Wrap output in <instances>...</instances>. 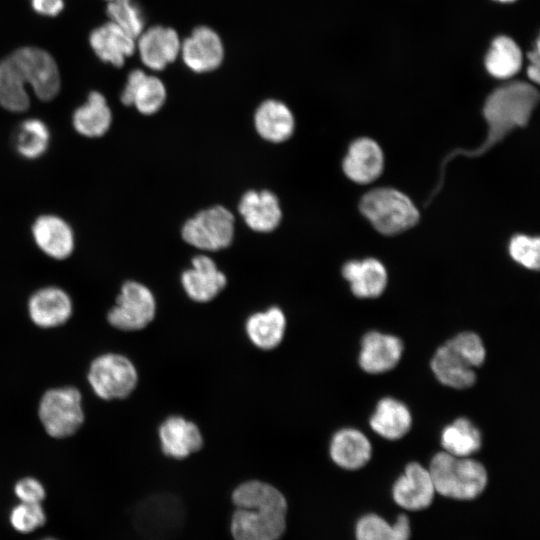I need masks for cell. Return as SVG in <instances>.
Here are the masks:
<instances>
[{"instance_id":"39","label":"cell","mask_w":540,"mask_h":540,"mask_svg":"<svg viewBox=\"0 0 540 540\" xmlns=\"http://www.w3.org/2000/svg\"><path fill=\"white\" fill-rule=\"evenodd\" d=\"M14 492L20 502L41 503L45 498V489L40 481L32 477L20 479L14 487Z\"/></svg>"},{"instance_id":"18","label":"cell","mask_w":540,"mask_h":540,"mask_svg":"<svg viewBox=\"0 0 540 540\" xmlns=\"http://www.w3.org/2000/svg\"><path fill=\"white\" fill-rule=\"evenodd\" d=\"M403 349V343L398 337L370 331L361 340L359 365L369 374L390 371L400 361Z\"/></svg>"},{"instance_id":"31","label":"cell","mask_w":540,"mask_h":540,"mask_svg":"<svg viewBox=\"0 0 540 540\" xmlns=\"http://www.w3.org/2000/svg\"><path fill=\"white\" fill-rule=\"evenodd\" d=\"M484 63L490 75L498 79H508L521 69L522 52L512 38L501 35L493 39Z\"/></svg>"},{"instance_id":"1","label":"cell","mask_w":540,"mask_h":540,"mask_svg":"<svg viewBox=\"0 0 540 540\" xmlns=\"http://www.w3.org/2000/svg\"><path fill=\"white\" fill-rule=\"evenodd\" d=\"M234 540H279L286 529L288 504L275 486L260 480L239 484L232 492Z\"/></svg>"},{"instance_id":"34","label":"cell","mask_w":540,"mask_h":540,"mask_svg":"<svg viewBox=\"0 0 540 540\" xmlns=\"http://www.w3.org/2000/svg\"><path fill=\"white\" fill-rule=\"evenodd\" d=\"M355 531L357 540H409L411 536L410 521L405 514H400L393 525L376 514L364 515Z\"/></svg>"},{"instance_id":"11","label":"cell","mask_w":540,"mask_h":540,"mask_svg":"<svg viewBox=\"0 0 540 540\" xmlns=\"http://www.w3.org/2000/svg\"><path fill=\"white\" fill-rule=\"evenodd\" d=\"M181 42L174 28L158 24L146 27L136 38V51L146 68L162 71L180 57Z\"/></svg>"},{"instance_id":"41","label":"cell","mask_w":540,"mask_h":540,"mask_svg":"<svg viewBox=\"0 0 540 540\" xmlns=\"http://www.w3.org/2000/svg\"><path fill=\"white\" fill-rule=\"evenodd\" d=\"M495 1H498V2H501V3H509V2H513L515 0H495Z\"/></svg>"},{"instance_id":"28","label":"cell","mask_w":540,"mask_h":540,"mask_svg":"<svg viewBox=\"0 0 540 540\" xmlns=\"http://www.w3.org/2000/svg\"><path fill=\"white\" fill-rule=\"evenodd\" d=\"M369 424L381 437L387 440H398L410 431L412 415L403 402L386 397L377 403Z\"/></svg>"},{"instance_id":"8","label":"cell","mask_w":540,"mask_h":540,"mask_svg":"<svg viewBox=\"0 0 540 540\" xmlns=\"http://www.w3.org/2000/svg\"><path fill=\"white\" fill-rule=\"evenodd\" d=\"M10 57L39 100L51 101L58 95L61 88L60 72L49 52L39 47L25 46L14 50Z\"/></svg>"},{"instance_id":"4","label":"cell","mask_w":540,"mask_h":540,"mask_svg":"<svg viewBox=\"0 0 540 540\" xmlns=\"http://www.w3.org/2000/svg\"><path fill=\"white\" fill-rule=\"evenodd\" d=\"M360 211L381 234L396 235L412 228L419 212L404 193L388 187L366 193L359 204Z\"/></svg>"},{"instance_id":"38","label":"cell","mask_w":540,"mask_h":540,"mask_svg":"<svg viewBox=\"0 0 540 540\" xmlns=\"http://www.w3.org/2000/svg\"><path fill=\"white\" fill-rule=\"evenodd\" d=\"M45 513L41 503L20 502L10 514V522L14 529L21 533H29L45 523Z\"/></svg>"},{"instance_id":"9","label":"cell","mask_w":540,"mask_h":540,"mask_svg":"<svg viewBox=\"0 0 540 540\" xmlns=\"http://www.w3.org/2000/svg\"><path fill=\"white\" fill-rule=\"evenodd\" d=\"M234 235L233 214L223 206L203 210L182 228V237L190 245L216 251L230 245Z\"/></svg>"},{"instance_id":"32","label":"cell","mask_w":540,"mask_h":540,"mask_svg":"<svg viewBox=\"0 0 540 540\" xmlns=\"http://www.w3.org/2000/svg\"><path fill=\"white\" fill-rule=\"evenodd\" d=\"M51 141L49 127L38 118L22 121L14 132L13 145L20 157L36 160L47 151Z\"/></svg>"},{"instance_id":"6","label":"cell","mask_w":540,"mask_h":540,"mask_svg":"<svg viewBox=\"0 0 540 540\" xmlns=\"http://www.w3.org/2000/svg\"><path fill=\"white\" fill-rule=\"evenodd\" d=\"M87 380L99 398L106 401L124 399L136 388L138 372L125 355L107 352L91 361Z\"/></svg>"},{"instance_id":"19","label":"cell","mask_w":540,"mask_h":540,"mask_svg":"<svg viewBox=\"0 0 540 540\" xmlns=\"http://www.w3.org/2000/svg\"><path fill=\"white\" fill-rule=\"evenodd\" d=\"M181 283L189 298L205 303L224 289L227 278L211 258L199 255L192 259V267L183 272Z\"/></svg>"},{"instance_id":"17","label":"cell","mask_w":540,"mask_h":540,"mask_svg":"<svg viewBox=\"0 0 540 540\" xmlns=\"http://www.w3.org/2000/svg\"><path fill=\"white\" fill-rule=\"evenodd\" d=\"M31 233L36 246L53 259H66L75 248L73 229L57 215L38 216L32 224Z\"/></svg>"},{"instance_id":"43","label":"cell","mask_w":540,"mask_h":540,"mask_svg":"<svg viewBox=\"0 0 540 540\" xmlns=\"http://www.w3.org/2000/svg\"><path fill=\"white\" fill-rule=\"evenodd\" d=\"M107 1H111V0H107Z\"/></svg>"},{"instance_id":"16","label":"cell","mask_w":540,"mask_h":540,"mask_svg":"<svg viewBox=\"0 0 540 540\" xmlns=\"http://www.w3.org/2000/svg\"><path fill=\"white\" fill-rule=\"evenodd\" d=\"M158 436L162 452L176 460L198 452L204 443L199 427L179 415L166 418L159 426Z\"/></svg>"},{"instance_id":"13","label":"cell","mask_w":540,"mask_h":540,"mask_svg":"<svg viewBox=\"0 0 540 540\" xmlns=\"http://www.w3.org/2000/svg\"><path fill=\"white\" fill-rule=\"evenodd\" d=\"M435 493L428 469L417 462L409 463L392 487L395 503L408 511L426 509L431 505Z\"/></svg>"},{"instance_id":"21","label":"cell","mask_w":540,"mask_h":540,"mask_svg":"<svg viewBox=\"0 0 540 540\" xmlns=\"http://www.w3.org/2000/svg\"><path fill=\"white\" fill-rule=\"evenodd\" d=\"M342 166L345 175L353 182L358 184L373 182L383 171V152L374 140L359 138L349 146Z\"/></svg>"},{"instance_id":"7","label":"cell","mask_w":540,"mask_h":540,"mask_svg":"<svg viewBox=\"0 0 540 540\" xmlns=\"http://www.w3.org/2000/svg\"><path fill=\"white\" fill-rule=\"evenodd\" d=\"M156 314V300L151 290L137 281H126L107 313L108 323L121 331H138L148 326Z\"/></svg>"},{"instance_id":"37","label":"cell","mask_w":540,"mask_h":540,"mask_svg":"<svg viewBox=\"0 0 540 540\" xmlns=\"http://www.w3.org/2000/svg\"><path fill=\"white\" fill-rule=\"evenodd\" d=\"M509 254L514 261L530 270L539 269L540 240L538 237L516 235L509 243Z\"/></svg>"},{"instance_id":"42","label":"cell","mask_w":540,"mask_h":540,"mask_svg":"<svg viewBox=\"0 0 540 540\" xmlns=\"http://www.w3.org/2000/svg\"><path fill=\"white\" fill-rule=\"evenodd\" d=\"M44 540H55V539L47 538V539H44Z\"/></svg>"},{"instance_id":"3","label":"cell","mask_w":540,"mask_h":540,"mask_svg":"<svg viewBox=\"0 0 540 540\" xmlns=\"http://www.w3.org/2000/svg\"><path fill=\"white\" fill-rule=\"evenodd\" d=\"M435 491L456 500H472L486 488L485 467L470 457H458L445 451L436 453L429 464Z\"/></svg>"},{"instance_id":"40","label":"cell","mask_w":540,"mask_h":540,"mask_svg":"<svg viewBox=\"0 0 540 540\" xmlns=\"http://www.w3.org/2000/svg\"><path fill=\"white\" fill-rule=\"evenodd\" d=\"M33 10L42 16L55 17L64 8V0H30Z\"/></svg>"},{"instance_id":"2","label":"cell","mask_w":540,"mask_h":540,"mask_svg":"<svg viewBox=\"0 0 540 540\" xmlns=\"http://www.w3.org/2000/svg\"><path fill=\"white\" fill-rule=\"evenodd\" d=\"M539 102V93L531 84L515 81L494 90L486 99L483 115L488 125L487 138L475 150L456 149L448 154L441 164L440 180L429 201L436 196L444 183V167L456 155L476 157L501 142L518 127H525Z\"/></svg>"},{"instance_id":"12","label":"cell","mask_w":540,"mask_h":540,"mask_svg":"<svg viewBox=\"0 0 540 540\" xmlns=\"http://www.w3.org/2000/svg\"><path fill=\"white\" fill-rule=\"evenodd\" d=\"M28 315L37 327L56 328L65 324L73 313L69 294L60 287L46 286L36 290L28 299Z\"/></svg>"},{"instance_id":"35","label":"cell","mask_w":540,"mask_h":540,"mask_svg":"<svg viewBox=\"0 0 540 540\" xmlns=\"http://www.w3.org/2000/svg\"><path fill=\"white\" fill-rule=\"evenodd\" d=\"M106 13L109 21L135 39L146 28L144 12L135 0L108 1Z\"/></svg>"},{"instance_id":"24","label":"cell","mask_w":540,"mask_h":540,"mask_svg":"<svg viewBox=\"0 0 540 540\" xmlns=\"http://www.w3.org/2000/svg\"><path fill=\"white\" fill-rule=\"evenodd\" d=\"M342 275L350 283L352 293L359 298L379 297L388 281L384 265L375 258L347 262Z\"/></svg>"},{"instance_id":"5","label":"cell","mask_w":540,"mask_h":540,"mask_svg":"<svg viewBox=\"0 0 540 540\" xmlns=\"http://www.w3.org/2000/svg\"><path fill=\"white\" fill-rule=\"evenodd\" d=\"M38 417L50 437L63 439L74 435L85 419L81 392L73 386L48 389L40 398Z\"/></svg>"},{"instance_id":"25","label":"cell","mask_w":540,"mask_h":540,"mask_svg":"<svg viewBox=\"0 0 540 540\" xmlns=\"http://www.w3.org/2000/svg\"><path fill=\"white\" fill-rule=\"evenodd\" d=\"M285 330L286 317L277 306L251 314L245 322V332L251 343L265 351L281 344Z\"/></svg>"},{"instance_id":"15","label":"cell","mask_w":540,"mask_h":540,"mask_svg":"<svg viewBox=\"0 0 540 540\" xmlns=\"http://www.w3.org/2000/svg\"><path fill=\"white\" fill-rule=\"evenodd\" d=\"M167 97L163 81L141 69L129 72L121 91L120 100L126 106H134L138 112L151 115L158 112Z\"/></svg>"},{"instance_id":"27","label":"cell","mask_w":540,"mask_h":540,"mask_svg":"<svg viewBox=\"0 0 540 540\" xmlns=\"http://www.w3.org/2000/svg\"><path fill=\"white\" fill-rule=\"evenodd\" d=\"M254 123L259 135L267 141L287 140L294 130V117L289 107L276 99H268L257 108Z\"/></svg>"},{"instance_id":"23","label":"cell","mask_w":540,"mask_h":540,"mask_svg":"<svg viewBox=\"0 0 540 540\" xmlns=\"http://www.w3.org/2000/svg\"><path fill=\"white\" fill-rule=\"evenodd\" d=\"M246 224L257 232H270L280 223L282 212L277 197L270 191H248L239 203Z\"/></svg>"},{"instance_id":"36","label":"cell","mask_w":540,"mask_h":540,"mask_svg":"<svg viewBox=\"0 0 540 540\" xmlns=\"http://www.w3.org/2000/svg\"><path fill=\"white\" fill-rule=\"evenodd\" d=\"M446 344L458 353L473 369L480 367L485 361L486 350L483 341L474 332H461L448 340Z\"/></svg>"},{"instance_id":"33","label":"cell","mask_w":540,"mask_h":540,"mask_svg":"<svg viewBox=\"0 0 540 540\" xmlns=\"http://www.w3.org/2000/svg\"><path fill=\"white\" fill-rule=\"evenodd\" d=\"M481 444L479 429L465 417L448 424L441 433V446L454 456L469 457L481 448Z\"/></svg>"},{"instance_id":"10","label":"cell","mask_w":540,"mask_h":540,"mask_svg":"<svg viewBox=\"0 0 540 540\" xmlns=\"http://www.w3.org/2000/svg\"><path fill=\"white\" fill-rule=\"evenodd\" d=\"M183 64L195 73L218 69L225 58V46L219 33L207 25L196 26L182 39L180 57Z\"/></svg>"},{"instance_id":"22","label":"cell","mask_w":540,"mask_h":540,"mask_svg":"<svg viewBox=\"0 0 540 540\" xmlns=\"http://www.w3.org/2000/svg\"><path fill=\"white\" fill-rule=\"evenodd\" d=\"M329 453L337 466L345 470H357L364 467L371 459L372 446L361 431L344 428L333 435Z\"/></svg>"},{"instance_id":"20","label":"cell","mask_w":540,"mask_h":540,"mask_svg":"<svg viewBox=\"0 0 540 540\" xmlns=\"http://www.w3.org/2000/svg\"><path fill=\"white\" fill-rule=\"evenodd\" d=\"M89 44L102 62L114 67H122L136 52V39L111 21L99 25L90 32Z\"/></svg>"},{"instance_id":"14","label":"cell","mask_w":540,"mask_h":540,"mask_svg":"<svg viewBox=\"0 0 540 540\" xmlns=\"http://www.w3.org/2000/svg\"><path fill=\"white\" fill-rule=\"evenodd\" d=\"M144 523L141 527L154 540H167L182 528L183 507L179 498L170 494L155 495L147 499L142 508Z\"/></svg>"},{"instance_id":"26","label":"cell","mask_w":540,"mask_h":540,"mask_svg":"<svg viewBox=\"0 0 540 540\" xmlns=\"http://www.w3.org/2000/svg\"><path fill=\"white\" fill-rule=\"evenodd\" d=\"M112 123V112L105 96L91 91L87 100L72 115L74 130L81 136L97 138L105 135Z\"/></svg>"},{"instance_id":"29","label":"cell","mask_w":540,"mask_h":540,"mask_svg":"<svg viewBox=\"0 0 540 540\" xmlns=\"http://www.w3.org/2000/svg\"><path fill=\"white\" fill-rule=\"evenodd\" d=\"M437 380L454 389H466L476 381L473 368L446 343L441 345L430 362Z\"/></svg>"},{"instance_id":"30","label":"cell","mask_w":540,"mask_h":540,"mask_svg":"<svg viewBox=\"0 0 540 540\" xmlns=\"http://www.w3.org/2000/svg\"><path fill=\"white\" fill-rule=\"evenodd\" d=\"M27 83L10 55L0 61V106L14 113L30 106Z\"/></svg>"}]
</instances>
